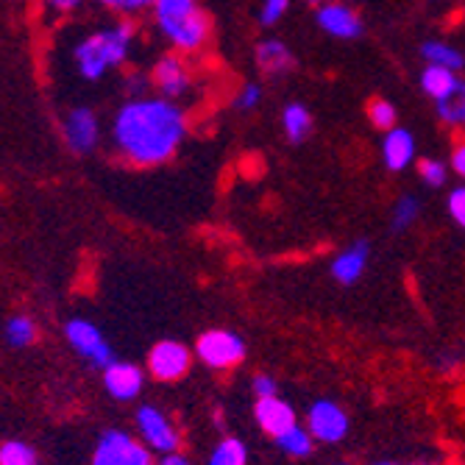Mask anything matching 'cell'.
<instances>
[{"label":"cell","mask_w":465,"mask_h":465,"mask_svg":"<svg viewBox=\"0 0 465 465\" xmlns=\"http://www.w3.org/2000/svg\"><path fill=\"white\" fill-rule=\"evenodd\" d=\"M373 465H399V462H391V460H385V462H373Z\"/></svg>","instance_id":"f35d334b"},{"label":"cell","mask_w":465,"mask_h":465,"mask_svg":"<svg viewBox=\"0 0 465 465\" xmlns=\"http://www.w3.org/2000/svg\"><path fill=\"white\" fill-rule=\"evenodd\" d=\"M276 446L287 454V457H310L312 454V446H315V438L307 427L295 424L290 427L284 435L276 438Z\"/></svg>","instance_id":"7402d4cb"},{"label":"cell","mask_w":465,"mask_h":465,"mask_svg":"<svg viewBox=\"0 0 465 465\" xmlns=\"http://www.w3.org/2000/svg\"><path fill=\"white\" fill-rule=\"evenodd\" d=\"M248 346L232 329H206L195 341V357L213 371H229L242 362Z\"/></svg>","instance_id":"277c9868"},{"label":"cell","mask_w":465,"mask_h":465,"mask_svg":"<svg viewBox=\"0 0 465 465\" xmlns=\"http://www.w3.org/2000/svg\"><path fill=\"white\" fill-rule=\"evenodd\" d=\"M418 215H420V203H418V198H415V195H401V198L396 201V206H393V215H391L393 232L410 229V226L418 221Z\"/></svg>","instance_id":"484cf974"},{"label":"cell","mask_w":465,"mask_h":465,"mask_svg":"<svg viewBox=\"0 0 465 465\" xmlns=\"http://www.w3.org/2000/svg\"><path fill=\"white\" fill-rule=\"evenodd\" d=\"M312 125H315L312 123V112L304 104L292 101V104H287L282 109V129H284L287 143H292V145L307 143L310 134H312Z\"/></svg>","instance_id":"ac0fdd59"},{"label":"cell","mask_w":465,"mask_h":465,"mask_svg":"<svg viewBox=\"0 0 465 465\" xmlns=\"http://www.w3.org/2000/svg\"><path fill=\"white\" fill-rule=\"evenodd\" d=\"M371 262V245L368 240H357L351 245H346L337 257L331 260L329 265V273L337 284H343V287H351L362 279L365 268Z\"/></svg>","instance_id":"9a60e30c"},{"label":"cell","mask_w":465,"mask_h":465,"mask_svg":"<svg viewBox=\"0 0 465 465\" xmlns=\"http://www.w3.org/2000/svg\"><path fill=\"white\" fill-rule=\"evenodd\" d=\"M315 23L323 34H329L334 39H346V42L360 39L365 31L362 17L346 4H323L315 15Z\"/></svg>","instance_id":"8fae6325"},{"label":"cell","mask_w":465,"mask_h":465,"mask_svg":"<svg viewBox=\"0 0 465 465\" xmlns=\"http://www.w3.org/2000/svg\"><path fill=\"white\" fill-rule=\"evenodd\" d=\"M93 465H153V451L123 430H109L98 438Z\"/></svg>","instance_id":"5b68a950"},{"label":"cell","mask_w":465,"mask_h":465,"mask_svg":"<svg viewBox=\"0 0 465 465\" xmlns=\"http://www.w3.org/2000/svg\"><path fill=\"white\" fill-rule=\"evenodd\" d=\"M253 420H257L265 435H271L276 440L290 427L299 424V415H295L292 404L284 401L282 396H268V399L253 401Z\"/></svg>","instance_id":"4fadbf2b"},{"label":"cell","mask_w":465,"mask_h":465,"mask_svg":"<svg viewBox=\"0 0 465 465\" xmlns=\"http://www.w3.org/2000/svg\"><path fill=\"white\" fill-rule=\"evenodd\" d=\"M193 351L179 341H159L148 351V373L156 382H179L193 365Z\"/></svg>","instance_id":"9c48e42d"},{"label":"cell","mask_w":465,"mask_h":465,"mask_svg":"<svg viewBox=\"0 0 465 465\" xmlns=\"http://www.w3.org/2000/svg\"><path fill=\"white\" fill-rule=\"evenodd\" d=\"M449 167H451V171H454L460 179H465V143H460V145L451 151V162H449Z\"/></svg>","instance_id":"d590c367"},{"label":"cell","mask_w":465,"mask_h":465,"mask_svg":"<svg viewBox=\"0 0 465 465\" xmlns=\"http://www.w3.org/2000/svg\"><path fill=\"white\" fill-rule=\"evenodd\" d=\"M206 465H248V446L240 438H223L209 451Z\"/></svg>","instance_id":"603a6c76"},{"label":"cell","mask_w":465,"mask_h":465,"mask_svg":"<svg viewBox=\"0 0 465 465\" xmlns=\"http://www.w3.org/2000/svg\"><path fill=\"white\" fill-rule=\"evenodd\" d=\"M187 137V114L171 98H129L112 120L114 151L137 167L171 162Z\"/></svg>","instance_id":"6da1fadb"},{"label":"cell","mask_w":465,"mask_h":465,"mask_svg":"<svg viewBox=\"0 0 465 465\" xmlns=\"http://www.w3.org/2000/svg\"><path fill=\"white\" fill-rule=\"evenodd\" d=\"M81 4H84V0H42V6L51 9V12H59V15L73 12V9H78Z\"/></svg>","instance_id":"e575fe53"},{"label":"cell","mask_w":465,"mask_h":465,"mask_svg":"<svg viewBox=\"0 0 465 465\" xmlns=\"http://www.w3.org/2000/svg\"><path fill=\"white\" fill-rule=\"evenodd\" d=\"M415 162V140L407 129L396 125V129L385 132L382 140V164L391 173H401Z\"/></svg>","instance_id":"2e32d148"},{"label":"cell","mask_w":465,"mask_h":465,"mask_svg":"<svg viewBox=\"0 0 465 465\" xmlns=\"http://www.w3.org/2000/svg\"><path fill=\"white\" fill-rule=\"evenodd\" d=\"M143 385H145V373L134 362L114 360L109 368H104V388L117 401H134L143 393Z\"/></svg>","instance_id":"7c38bea8"},{"label":"cell","mask_w":465,"mask_h":465,"mask_svg":"<svg viewBox=\"0 0 465 465\" xmlns=\"http://www.w3.org/2000/svg\"><path fill=\"white\" fill-rule=\"evenodd\" d=\"M251 388H253V396H257V399L279 396V382H276L271 373H257V376H253Z\"/></svg>","instance_id":"d6a6232c"},{"label":"cell","mask_w":465,"mask_h":465,"mask_svg":"<svg viewBox=\"0 0 465 465\" xmlns=\"http://www.w3.org/2000/svg\"><path fill=\"white\" fill-rule=\"evenodd\" d=\"M64 337H67V343L73 346V351L78 357L87 360L93 368L104 371L114 362V351L112 346L106 343V337L104 331L93 323V321H84V318H70L64 323Z\"/></svg>","instance_id":"8992f818"},{"label":"cell","mask_w":465,"mask_h":465,"mask_svg":"<svg viewBox=\"0 0 465 465\" xmlns=\"http://www.w3.org/2000/svg\"><path fill=\"white\" fill-rule=\"evenodd\" d=\"M132 42H134V25L125 20L84 36L73 51L81 78L101 81L112 67H120L125 59H129Z\"/></svg>","instance_id":"3957f363"},{"label":"cell","mask_w":465,"mask_h":465,"mask_svg":"<svg viewBox=\"0 0 465 465\" xmlns=\"http://www.w3.org/2000/svg\"><path fill=\"white\" fill-rule=\"evenodd\" d=\"M6 341L15 346V349H25L36 341V323L28 318V315H15L9 318L6 323Z\"/></svg>","instance_id":"cb8c5ba5"},{"label":"cell","mask_w":465,"mask_h":465,"mask_svg":"<svg viewBox=\"0 0 465 465\" xmlns=\"http://www.w3.org/2000/svg\"><path fill=\"white\" fill-rule=\"evenodd\" d=\"M253 56H257V67L271 78H282L295 67V56L282 39H262Z\"/></svg>","instance_id":"e0dca14e"},{"label":"cell","mask_w":465,"mask_h":465,"mask_svg":"<svg viewBox=\"0 0 465 465\" xmlns=\"http://www.w3.org/2000/svg\"><path fill=\"white\" fill-rule=\"evenodd\" d=\"M418 176H420V182H424L427 187H443L446 179H449V164L440 162V159L427 156V159L418 162Z\"/></svg>","instance_id":"83f0119b"},{"label":"cell","mask_w":465,"mask_h":465,"mask_svg":"<svg viewBox=\"0 0 465 465\" xmlns=\"http://www.w3.org/2000/svg\"><path fill=\"white\" fill-rule=\"evenodd\" d=\"M412 465H432V462H412Z\"/></svg>","instance_id":"ab89813d"},{"label":"cell","mask_w":465,"mask_h":465,"mask_svg":"<svg viewBox=\"0 0 465 465\" xmlns=\"http://www.w3.org/2000/svg\"><path fill=\"white\" fill-rule=\"evenodd\" d=\"M435 106H438V117L446 125H451V129H462L465 125V78H460L457 87L443 101H438Z\"/></svg>","instance_id":"44dd1931"},{"label":"cell","mask_w":465,"mask_h":465,"mask_svg":"<svg viewBox=\"0 0 465 465\" xmlns=\"http://www.w3.org/2000/svg\"><path fill=\"white\" fill-rule=\"evenodd\" d=\"M307 430L312 432L315 440L321 443H341L349 438V430H351V418L349 412L331 401V399H315L310 407H307Z\"/></svg>","instance_id":"52a82bcc"},{"label":"cell","mask_w":465,"mask_h":465,"mask_svg":"<svg viewBox=\"0 0 465 465\" xmlns=\"http://www.w3.org/2000/svg\"><path fill=\"white\" fill-rule=\"evenodd\" d=\"M62 137L73 153H90L101 143V120L90 106H75L62 120Z\"/></svg>","instance_id":"30bf717a"},{"label":"cell","mask_w":465,"mask_h":465,"mask_svg":"<svg viewBox=\"0 0 465 465\" xmlns=\"http://www.w3.org/2000/svg\"><path fill=\"white\" fill-rule=\"evenodd\" d=\"M457 81H460V75L454 70H446V67H438V64H427L424 70H420V78H418L420 90H424L435 104L443 101L457 87Z\"/></svg>","instance_id":"d6986e66"},{"label":"cell","mask_w":465,"mask_h":465,"mask_svg":"<svg viewBox=\"0 0 465 465\" xmlns=\"http://www.w3.org/2000/svg\"><path fill=\"white\" fill-rule=\"evenodd\" d=\"M290 9V0H262V6H260V23L265 28L276 25Z\"/></svg>","instance_id":"4dcf8cb0"},{"label":"cell","mask_w":465,"mask_h":465,"mask_svg":"<svg viewBox=\"0 0 465 465\" xmlns=\"http://www.w3.org/2000/svg\"><path fill=\"white\" fill-rule=\"evenodd\" d=\"M151 81L156 84L159 95L171 98V101L182 98V95L190 90V84H193L190 70H187V64H184V59H182L179 54H167V56H162V59L153 64Z\"/></svg>","instance_id":"5bb4252c"},{"label":"cell","mask_w":465,"mask_h":465,"mask_svg":"<svg viewBox=\"0 0 465 465\" xmlns=\"http://www.w3.org/2000/svg\"><path fill=\"white\" fill-rule=\"evenodd\" d=\"M307 4H321V0H307Z\"/></svg>","instance_id":"60d3db41"},{"label":"cell","mask_w":465,"mask_h":465,"mask_svg":"<svg viewBox=\"0 0 465 465\" xmlns=\"http://www.w3.org/2000/svg\"><path fill=\"white\" fill-rule=\"evenodd\" d=\"M98 4L120 17H134V15H143L145 9H151L153 0H98Z\"/></svg>","instance_id":"f1b7e54d"},{"label":"cell","mask_w":465,"mask_h":465,"mask_svg":"<svg viewBox=\"0 0 465 465\" xmlns=\"http://www.w3.org/2000/svg\"><path fill=\"white\" fill-rule=\"evenodd\" d=\"M137 432H140V440L151 449V451H159V454H171V451H179L182 446V435L176 430V424L171 418H167L159 407L153 404H143L137 410Z\"/></svg>","instance_id":"ba28073f"},{"label":"cell","mask_w":465,"mask_h":465,"mask_svg":"<svg viewBox=\"0 0 465 465\" xmlns=\"http://www.w3.org/2000/svg\"><path fill=\"white\" fill-rule=\"evenodd\" d=\"M159 465H193L190 457H184L182 451H171V454H162Z\"/></svg>","instance_id":"74e56055"},{"label":"cell","mask_w":465,"mask_h":465,"mask_svg":"<svg viewBox=\"0 0 465 465\" xmlns=\"http://www.w3.org/2000/svg\"><path fill=\"white\" fill-rule=\"evenodd\" d=\"M420 56H424L427 64H438V67H446V70H454L460 73L465 67V56L462 51H457L449 42H440V39H430L420 45Z\"/></svg>","instance_id":"ffe728a7"},{"label":"cell","mask_w":465,"mask_h":465,"mask_svg":"<svg viewBox=\"0 0 465 465\" xmlns=\"http://www.w3.org/2000/svg\"><path fill=\"white\" fill-rule=\"evenodd\" d=\"M368 120H371V125L376 132H391V129H396V123H399V112H396V106L391 101L376 98L368 106Z\"/></svg>","instance_id":"d4e9b609"},{"label":"cell","mask_w":465,"mask_h":465,"mask_svg":"<svg viewBox=\"0 0 465 465\" xmlns=\"http://www.w3.org/2000/svg\"><path fill=\"white\" fill-rule=\"evenodd\" d=\"M151 75H143V73H132V75H125V90H129L132 98H143V93L151 87Z\"/></svg>","instance_id":"836d02e7"},{"label":"cell","mask_w":465,"mask_h":465,"mask_svg":"<svg viewBox=\"0 0 465 465\" xmlns=\"http://www.w3.org/2000/svg\"><path fill=\"white\" fill-rule=\"evenodd\" d=\"M460 365H462V357H460V354H451V351H449V354H440V357H438V371H440V373H454Z\"/></svg>","instance_id":"8d00e7d4"},{"label":"cell","mask_w":465,"mask_h":465,"mask_svg":"<svg viewBox=\"0 0 465 465\" xmlns=\"http://www.w3.org/2000/svg\"><path fill=\"white\" fill-rule=\"evenodd\" d=\"M446 209H449L451 221H454L460 229H465V184H462V187H454V190L449 193Z\"/></svg>","instance_id":"1f68e13d"},{"label":"cell","mask_w":465,"mask_h":465,"mask_svg":"<svg viewBox=\"0 0 465 465\" xmlns=\"http://www.w3.org/2000/svg\"><path fill=\"white\" fill-rule=\"evenodd\" d=\"M260 104H262V87H260V84H245V87L234 98L237 112H253Z\"/></svg>","instance_id":"f546056e"},{"label":"cell","mask_w":465,"mask_h":465,"mask_svg":"<svg viewBox=\"0 0 465 465\" xmlns=\"http://www.w3.org/2000/svg\"><path fill=\"white\" fill-rule=\"evenodd\" d=\"M151 9L159 34L176 54H198L213 36V20L198 0H153Z\"/></svg>","instance_id":"7a4b0ae2"},{"label":"cell","mask_w":465,"mask_h":465,"mask_svg":"<svg viewBox=\"0 0 465 465\" xmlns=\"http://www.w3.org/2000/svg\"><path fill=\"white\" fill-rule=\"evenodd\" d=\"M0 465H36V451L25 440H6L0 446Z\"/></svg>","instance_id":"4316f807"}]
</instances>
